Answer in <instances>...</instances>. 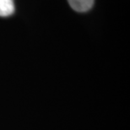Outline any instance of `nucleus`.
I'll return each instance as SVG.
<instances>
[{
	"instance_id": "obj_1",
	"label": "nucleus",
	"mask_w": 130,
	"mask_h": 130,
	"mask_svg": "<svg viewBox=\"0 0 130 130\" xmlns=\"http://www.w3.org/2000/svg\"><path fill=\"white\" fill-rule=\"evenodd\" d=\"M70 7L76 12H87L92 8L94 0H68Z\"/></svg>"
},
{
	"instance_id": "obj_2",
	"label": "nucleus",
	"mask_w": 130,
	"mask_h": 130,
	"mask_svg": "<svg viewBox=\"0 0 130 130\" xmlns=\"http://www.w3.org/2000/svg\"><path fill=\"white\" fill-rule=\"evenodd\" d=\"M14 0H0V17H8L14 13Z\"/></svg>"
}]
</instances>
